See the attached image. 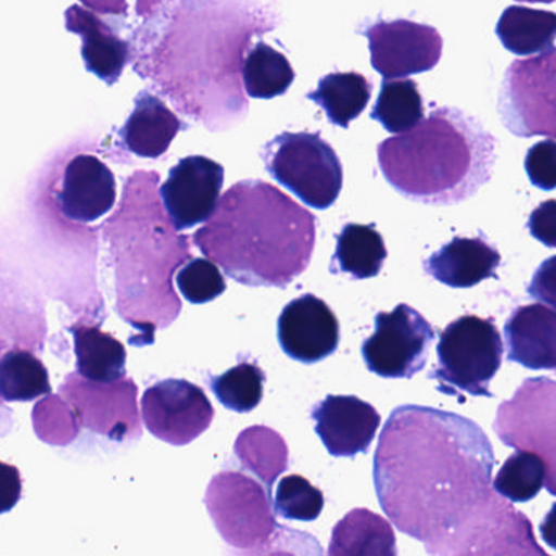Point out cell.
Segmentation results:
<instances>
[{
    "label": "cell",
    "mask_w": 556,
    "mask_h": 556,
    "mask_svg": "<svg viewBox=\"0 0 556 556\" xmlns=\"http://www.w3.org/2000/svg\"><path fill=\"white\" fill-rule=\"evenodd\" d=\"M530 236L548 249H556V200L536 206L527 223Z\"/></svg>",
    "instance_id": "d590c367"
},
{
    "label": "cell",
    "mask_w": 556,
    "mask_h": 556,
    "mask_svg": "<svg viewBox=\"0 0 556 556\" xmlns=\"http://www.w3.org/2000/svg\"><path fill=\"white\" fill-rule=\"evenodd\" d=\"M503 338L494 321L464 315L442 331L438 343V366L429 374L444 395L493 399L490 382L503 364Z\"/></svg>",
    "instance_id": "277c9868"
},
{
    "label": "cell",
    "mask_w": 556,
    "mask_h": 556,
    "mask_svg": "<svg viewBox=\"0 0 556 556\" xmlns=\"http://www.w3.org/2000/svg\"><path fill=\"white\" fill-rule=\"evenodd\" d=\"M243 86L252 99H275L288 92L295 74L285 54L260 41L243 63Z\"/></svg>",
    "instance_id": "83f0119b"
},
{
    "label": "cell",
    "mask_w": 556,
    "mask_h": 556,
    "mask_svg": "<svg viewBox=\"0 0 556 556\" xmlns=\"http://www.w3.org/2000/svg\"><path fill=\"white\" fill-rule=\"evenodd\" d=\"M177 286L191 304H207L226 292V279L213 260L194 258L178 271Z\"/></svg>",
    "instance_id": "836d02e7"
},
{
    "label": "cell",
    "mask_w": 556,
    "mask_h": 556,
    "mask_svg": "<svg viewBox=\"0 0 556 556\" xmlns=\"http://www.w3.org/2000/svg\"><path fill=\"white\" fill-rule=\"evenodd\" d=\"M278 340L291 359L318 363L338 350L340 324L327 302L314 294L301 295L282 308Z\"/></svg>",
    "instance_id": "5bb4252c"
},
{
    "label": "cell",
    "mask_w": 556,
    "mask_h": 556,
    "mask_svg": "<svg viewBox=\"0 0 556 556\" xmlns=\"http://www.w3.org/2000/svg\"><path fill=\"white\" fill-rule=\"evenodd\" d=\"M527 292L530 298L556 311V255L549 256L536 268Z\"/></svg>",
    "instance_id": "8d00e7d4"
},
{
    "label": "cell",
    "mask_w": 556,
    "mask_h": 556,
    "mask_svg": "<svg viewBox=\"0 0 556 556\" xmlns=\"http://www.w3.org/2000/svg\"><path fill=\"white\" fill-rule=\"evenodd\" d=\"M507 361L532 370H556V311L540 304L516 308L504 325Z\"/></svg>",
    "instance_id": "e0dca14e"
},
{
    "label": "cell",
    "mask_w": 556,
    "mask_h": 556,
    "mask_svg": "<svg viewBox=\"0 0 556 556\" xmlns=\"http://www.w3.org/2000/svg\"><path fill=\"white\" fill-rule=\"evenodd\" d=\"M370 118L392 135H402L425 119V103L415 80L383 79Z\"/></svg>",
    "instance_id": "4316f807"
},
{
    "label": "cell",
    "mask_w": 556,
    "mask_h": 556,
    "mask_svg": "<svg viewBox=\"0 0 556 556\" xmlns=\"http://www.w3.org/2000/svg\"><path fill=\"white\" fill-rule=\"evenodd\" d=\"M516 2H532V4H553L556 0H516Z\"/></svg>",
    "instance_id": "b9f144b4"
},
{
    "label": "cell",
    "mask_w": 556,
    "mask_h": 556,
    "mask_svg": "<svg viewBox=\"0 0 556 556\" xmlns=\"http://www.w3.org/2000/svg\"><path fill=\"white\" fill-rule=\"evenodd\" d=\"M497 113L504 128L517 138L556 139V48L509 64Z\"/></svg>",
    "instance_id": "8992f818"
},
{
    "label": "cell",
    "mask_w": 556,
    "mask_h": 556,
    "mask_svg": "<svg viewBox=\"0 0 556 556\" xmlns=\"http://www.w3.org/2000/svg\"><path fill=\"white\" fill-rule=\"evenodd\" d=\"M435 331L416 308L399 304L376 315V330L363 343L367 369L383 379H412L425 367Z\"/></svg>",
    "instance_id": "9c48e42d"
},
{
    "label": "cell",
    "mask_w": 556,
    "mask_h": 556,
    "mask_svg": "<svg viewBox=\"0 0 556 556\" xmlns=\"http://www.w3.org/2000/svg\"><path fill=\"white\" fill-rule=\"evenodd\" d=\"M494 432L507 447L539 454L546 465L545 488L556 496V382L523 380L513 399L497 406Z\"/></svg>",
    "instance_id": "52a82bcc"
},
{
    "label": "cell",
    "mask_w": 556,
    "mask_h": 556,
    "mask_svg": "<svg viewBox=\"0 0 556 556\" xmlns=\"http://www.w3.org/2000/svg\"><path fill=\"white\" fill-rule=\"evenodd\" d=\"M77 370L84 379L112 383L125 379L126 350L112 334L97 327H73Z\"/></svg>",
    "instance_id": "603a6c76"
},
{
    "label": "cell",
    "mask_w": 556,
    "mask_h": 556,
    "mask_svg": "<svg viewBox=\"0 0 556 556\" xmlns=\"http://www.w3.org/2000/svg\"><path fill=\"white\" fill-rule=\"evenodd\" d=\"M372 84L357 73H333L321 77L307 99L317 103L331 125L346 129L369 105Z\"/></svg>",
    "instance_id": "d4e9b609"
},
{
    "label": "cell",
    "mask_w": 556,
    "mask_h": 556,
    "mask_svg": "<svg viewBox=\"0 0 556 556\" xmlns=\"http://www.w3.org/2000/svg\"><path fill=\"white\" fill-rule=\"evenodd\" d=\"M159 2H161V0H138V9H136V12H138V15H148Z\"/></svg>",
    "instance_id": "60d3db41"
},
{
    "label": "cell",
    "mask_w": 556,
    "mask_h": 556,
    "mask_svg": "<svg viewBox=\"0 0 556 556\" xmlns=\"http://www.w3.org/2000/svg\"><path fill=\"white\" fill-rule=\"evenodd\" d=\"M496 464L483 429L464 416L403 405L380 432L374 484L383 513L431 555L527 553L535 546L522 513L494 494Z\"/></svg>",
    "instance_id": "6da1fadb"
},
{
    "label": "cell",
    "mask_w": 556,
    "mask_h": 556,
    "mask_svg": "<svg viewBox=\"0 0 556 556\" xmlns=\"http://www.w3.org/2000/svg\"><path fill=\"white\" fill-rule=\"evenodd\" d=\"M526 172L530 184L543 191L556 190V141L536 142L526 155Z\"/></svg>",
    "instance_id": "e575fe53"
},
{
    "label": "cell",
    "mask_w": 556,
    "mask_h": 556,
    "mask_svg": "<svg viewBox=\"0 0 556 556\" xmlns=\"http://www.w3.org/2000/svg\"><path fill=\"white\" fill-rule=\"evenodd\" d=\"M56 200L67 219L93 223L115 206V175L96 155H76L64 168Z\"/></svg>",
    "instance_id": "2e32d148"
},
{
    "label": "cell",
    "mask_w": 556,
    "mask_h": 556,
    "mask_svg": "<svg viewBox=\"0 0 556 556\" xmlns=\"http://www.w3.org/2000/svg\"><path fill=\"white\" fill-rule=\"evenodd\" d=\"M501 255L483 239L455 237L422 262L426 275L454 289H468L496 278Z\"/></svg>",
    "instance_id": "ac0fdd59"
},
{
    "label": "cell",
    "mask_w": 556,
    "mask_h": 556,
    "mask_svg": "<svg viewBox=\"0 0 556 556\" xmlns=\"http://www.w3.org/2000/svg\"><path fill=\"white\" fill-rule=\"evenodd\" d=\"M204 503L219 535L240 552H260L278 527L268 493L239 471L217 473Z\"/></svg>",
    "instance_id": "ba28073f"
},
{
    "label": "cell",
    "mask_w": 556,
    "mask_h": 556,
    "mask_svg": "<svg viewBox=\"0 0 556 556\" xmlns=\"http://www.w3.org/2000/svg\"><path fill=\"white\" fill-rule=\"evenodd\" d=\"M324 506V493L302 475H289L276 488L275 509L285 519L312 522L318 519Z\"/></svg>",
    "instance_id": "1f68e13d"
},
{
    "label": "cell",
    "mask_w": 556,
    "mask_h": 556,
    "mask_svg": "<svg viewBox=\"0 0 556 556\" xmlns=\"http://www.w3.org/2000/svg\"><path fill=\"white\" fill-rule=\"evenodd\" d=\"M66 28L83 38V58L87 71L96 74L106 86L118 83L129 61V47L113 34L112 28L79 5L67 9Z\"/></svg>",
    "instance_id": "d6986e66"
},
{
    "label": "cell",
    "mask_w": 556,
    "mask_h": 556,
    "mask_svg": "<svg viewBox=\"0 0 556 556\" xmlns=\"http://www.w3.org/2000/svg\"><path fill=\"white\" fill-rule=\"evenodd\" d=\"M377 157L383 178L406 200L448 206L470 200L491 180L496 139L473 116L445 106L380 142Z\"/></svg>",
    "instance_id": "3957f363"
},
{
    "label": "cell",
    "mask_w": 556,
    "mask_h": 556,
    "mask_svg": "<svg viewBox=\"0 0 556 556\" xmlns=\"http://www.w3.org/2000/svg\"><path fill=\"white\" fill-rule=\"evenodd\" d=\"M233 451L243 468L265 481L268 488L288 470V445L279 432L266 426H252L240 432Z\"/></svg>",
    "instance_id": "484cf974"
},
{
    "label": "cell",
    "mask_w": 556,
    "mask_h": 556,
    "mask_svg": "<svg viewBox=\"0 0 556 556\" xmlns=\"http://www.w3.org/2000/svg\"><path fill=\"white\" fill-rule=\"evenodd\" d=\"M363 35L369 41L370 63L383 79L428 73L441 61L442 37L429 25L379 21Z\"/></svg>",
    "instance_id": "8fae6325"
},
{
    "label": "cell",
    "mask_w": 556,
    "mask_h": 556,
    "mask_svg": "<svg viewBox=\"0 0 556 556\" xmlns=\"http://www.w3.org/2000/svg\"><path fill=\"white\" fill-rule=\"evenodd\" d=\"M0 490H2V513H9L22 496V480L17 468L9 464L0 467Z\"/></svg>",
    "instance_id": "74e56055"
},
{
    "label": "cell",
    "mask_w": 556,
    "mask_h": 556,
    "mask_svg": "<svg viewBox=\"0 0 556 556\" xmlns=\"http://www.w3.org/2000/svg\"><path fill=\"white\" fill-rule=\"evenodd\" d=\"M395 532L383 517L354 509L334 526L328 555L395 556Z\"/></svg>",
    "instance_id": "44dd1931"
},
{
    "label": "cell",
    "mask_w": 556,
    "mask_h": 556,
    "mask_svg": "<svg viewBox=\"0 0 556 556\" xmlns=\"http://www.w3.org/2000/svg\"><path fill=\"white\" fill-rule=\"evenodd\" d=\"M265 372L253 363H240L220 376L211 377V390L216 399L236 413H250L263 400Z\"/></svg>",
    "instance_id": "4dcf8cb0"
},
{
    "label": "cell",
    "mask_w": 556,
    "mask_h": 556,
    "mask_svg": "<svg viewBox=\"0 0 556 556\" xmlns=\"http://www.w3.org/2000/svg\"><path fill=\"white\" fill-rule=\"evenodd\" d=\"M80 2L87 5V8L92 9L97 14H128V0H80Z\"/></svg>",
    "instance_id": "f35d334b"
},
{
    "label": "cell",
    "mask_w": 556,
    "mask_h": 556,
    "mask_svg": "<svg viewBox=\"0 0 556 556\" xmlns=\"http://www.w3.org/2000/svg\"><path fill=\"white\" fill-rule=\"evenodd\" d=\"M77 374H71L61 386V395L76 408L80 425L115 441L139 438L141 426L136 383L131 379H122L99 386V382L79 379Z\"/></svg>",
    "instance_id": "7c38bea8"
},
{
    "label": "cell",
    "mask_w": 556,
    "mask_h": 556,
    "mask_svg": "<svg viewBox=\"0 0 556 556\" xmlns=\"http://www.w3.org/2000/svg\"><path fill=\"white\" fill-rule=\"evenodd\" d=\"M48 369L28 351L12 350L0 363V395L5 402H31L50 395Z\"/></svg>",
    "instance_id": "f1b7e54d"
},
{
    "label": "cell",
    "mask_w": 556,
    "mask_h": 556,
    "mask_svg": "<svg viewBox=\"0 0 556 556\" xmlns=\"http://www.w3.org/2000/svg\"><path fill=\"white\" fill-rule=\"evenodd\" d=\"M315 432L333 457L366 454L382 418L377 409L353 395H328L312 409Z\"/></svg>",
    "instance_id": "9a60e30c"
},
{
    "label": "cell",
    "mask_w": 556,
    "mask_h": 556,
    "mask_svg": "<svg viewBox=\"0 0 556 556\" xmlns=\"http://www.w3.org/2000/svg\"><path fill=\"white\" fill-rule=\"evenodd\" d=\"M181 129V122L157 97L142 90L135 110L119 129L123 146L142 159H159L168 151Z\"/></svg>",
    "instance_id": "ffe728a7"
},
{
    "label": "cell",
    "mask_w": 556,
    "mask_h": 556,
    "mask_svg": "<svg viewBox=\"0 0 556 556\" xmlns=\"http://www.w3.org/2000/svg\"><path fill=\"white\" fill-rule=\"evenodd\" d=\"M317 220L265 181L233 185L206 226L193 236L198 249L247 286L286 288L307 269Z\"/></svg>",
    "instance_id": "7a4b0ae2"
},
{
    "label": "cell",
    "mask_w": 556,
    "mask_h": 556,
    "mask_svg": "<svg viewBox=\"0 0 556 556\" xmlns=\"http://www.w3.org/2000/svg\"><path fill=\"white\" fill-rule=\"evenodd\" d=\"M80 419L76 408L61 396L50 395L34 408V428L41 441L53 445H67L77 438Z\"/></svg>",
    "instance_id": "d6a6232c"
},
{
    "label": "cell",
    "mask_w": 556,
    "mask_h": 556,
    "mask_svg": "<svg viewBox=\"0 0 556 556\" xmlns=\"http://www.w3.org/2000/svg\"><path fill=\"white\" fill-rule=\"evenodd\" d=\"M496 35L503 47L517 56L546 53L555 48L556 14L510 5L497 22Z\"/></svg>",
    "instance_id": "7402d4cb"
},
{
    "label": "cell",
    "mask_w": 556,
    "mask_h": 556,
    "mask_svg": "<svg viewBox=\"0 0 556 556\" xmlns=\"http://www.w3.org/2000/svg\"><path fill=\"white\" fill-rule=\"evenodd\" d=\"M224 185V168L203 155L181 159L161 187L165 210L177 230L207 223L216 213Z\"/></svg>",
    "instance_id": "4fadbf2b"
},
{
    "label": "cell",
    "mask_w": 556,
    "mask_h": 556,
    "mask_svg": "<svg viewBox=\"0 0 556 556\" xmlns=\"http://www.w3.org/2000/svg\"><path fill=\"white\" fill-rule=\"evenodd\" d=\"M142 419L152 435L172 445H187L210 429L213 403L201 387L167 379L149 387L142 396Z\"/></svg>",
    "instance_id": "30bf717a"
},
{
    "label": "cell",
    "mask_w": 556,
    "mask_h": 556,
    "mask_svg": "<svg viewBox=\"0 0 556 556\" xmlns=\"http://www.w3.org/2000/svg\"><path fill=\"white\" fill-rule=\"evenodd\" d=\"M269 175L315 210L333 206L343 188V165L317 132H282L263 149Z\"/></svg>",
    "instance_id": "5b68a950"
},
{
    "label": "cell",
    "mask_w": 556,
    "mask_h": 556,
    "mask_svg": "<svg viewBox=\"0 0 556 556\" xmlns=\"http://www.w3.org/2000/svg\"><path fill=\"white\" fill-rule=\"evenodd\" d=\"M386 258V242L376 226L346 224L338 236L330 271L333 275L346 273L354 279L376 278Z\"/></svg>",
    "instance_id": "cb8c5ba5"
},
{
    "label": "cell",
    "mask_w": 556,
    "mask_h": 556,
    "mask_svg": "<svg viewBox=\"0 0 556 556\" xmlns=\"http://www.w3.org/2000/svg\"><path fill=\"white\" fill-rule=\"evenodd\" d=\"M540 533H542L543 542H545L549 548L556 549V503L553 504L552 509H549L545 519L540 523Z\"/></svg>",
    "instance_id": "ab89813d"
},
{
    "label": "cell",
    "mask_w": 556,
    "mask_h": 556,
    "mask_svg": "<svg viewBox=\"0 0 556 556\" xmlns=\"http://www.w3.org/2000/svg\"><path fill=\"white\" fill-rule=\"evenodd\" d=\"M546 481V465L535 452L516 451L494 477L496 493L513 503H527L540 493Z\"/></svg>",
    "instance_id": "f546056e"
}]
</instances>
